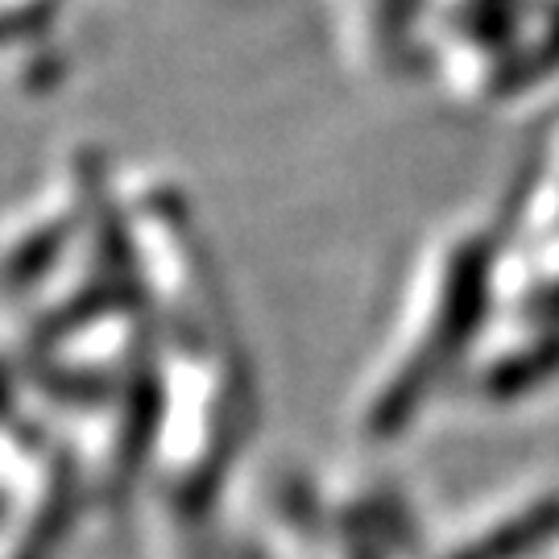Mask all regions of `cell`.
Instances as JSON below:
<instances>
[{"label": "cell", "instance_id": "6da1fadb", "mask_svg": "<svg viewBox=\"0 0 559 559\" xmlns=\"http://www.w3.org/2000/svg\"><path fill=\"white\" fill-rule=\"evenodd\" d=\"M559 526V510H539V514H531V519H522L514 522V526H506V531H498L493 539H485V543H473L464 556L456 559H510V556H519L522 547H531L535 539H543V535H551Z\"/></svg>", "mask_w": 559, "mask_h": 559}]
</instances>
